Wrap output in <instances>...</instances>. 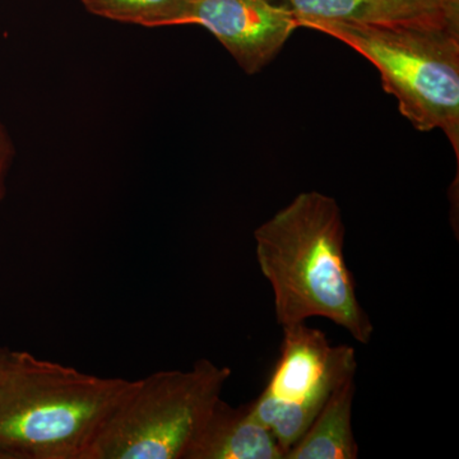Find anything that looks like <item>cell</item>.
Here are the masks:
<instances>
[{"label":"cell","instance_id":"6da1fadb","mask_svg":"<svg viewBox=\"0 0 459 459\" xmlns=\"http://www.w3.org/2000/svg\"><path fill=\"white\" fill-rule=\"evenodd\" d=\"M344 235L336 199L316 190L296 195L255 230L256 263L281 327L325 318L356 342H370L374 325L347 265Z\"/></svg>","mask_w":459,"mask_h":459},{"label":"cell","instance_id":"7a4b0ae2","mask_svg":"<svg viewBox=\"0 0 459 459\" xmlns=\"http://www.w3.org/2000/svg\"><path fill=\"white\" fill-rule=\"evenodd\" d=\"M131 385L9 352L0 373V459H90Z\"/></svg>","mask_w":459,"mask_h":459},{"label":"cell","instance_id":"3957f363","mask_svg":"<svg viewBox=\"0 0 459 459\" xmlns=\"http://www.w3.org/2000/svg\"><path fill=\"white\" fill-rule=\"evenodd\" d=\"M298 23L332 36L367 57L413 128L439 129L459 159V29L316 18H298Z\"/></svg>","mask_w":459,"mask_h":459},{"label":"cell","instance_id":"277c9868","mask_svg":"<svg viewBox=\"0 0 459 459\" xmlns=\"http://www.w3.org/2000/svg\"><path fill=\"white\" fill-rule=\"evenodd\" d=\"M232 371L201 359L190 370L134 380L110 413L90 459H184Z\"/></svg>","mask_w":459,"mask_h":459},{"label":"cell","instance_id":"5b68a950","mask_svg":"<svg viewBox=\"0 0 459 459\" xmlns=\"http://www.w3.org/2000/svg\"><path fill=\"white\" fill-rule=\"evenodd\" d=\"M279 360L255 400L253 412L289 451L331 394L355 379L358 359L349 344H333L307 322L283 327Z\"/></svg>","mask_w":459,"mask_h":459},{"label":"cell","instance_id":"8992f818","mask_svg":"<svg viewBox=\"0 0 459 459\" xmlns=\"http://www.w3.org/2000/svg\"><path fill=\"white\" fill-rule=\"evenodd\" d=\"M188 25L207 29L250 75L270 65L299 27L294 11L273 0H193Z\"/></svg>","mask_w":459,"mask_h":459},{"label":"cell","instance_id":"52a82bcc","mask_svg":"<svg viewBox=\"0 0 459 459\" xmlns=\"http://www.w3.org/2000/svg\"><path fill=\"white\" fill-rule=\"evenodd\" d=\"M184 459H285V452L250 402L232 407L221 398Z\"/></svg>","mask_w":459,"mask_h":459},{"label":"cell","instance_id":"ba28073f","mask_svg":"<svg viewBox=\"0 0 459 459\" xmlns=\"http://www.w3.org/2000/svg\"><path fill=\"white\" fill-rule=\"evenodd\" d=\"M298 18L376 26L459 29V18L422 7L412 0H285Z\"/></svg>","mask_w":459,"mask_h":459},{"label":"cell","instance_id":"9c48e42d","mask_svg":"<svg viewBox=\"0 0 459 459\" xmlns=\"http://www.w3.org/2000/svg\"><path fill=\"white\" fill-rule=\"evenodd\" d=\"M355 379L337 388L285 459H356L359 446L352 428Z\"/></svg>","mask_w":459,"mask_h":459},{"label":"cell","instance_id":"30bf717a","mask_svg":"<svg viewBox=\"0 0 459 459\" xmlns=\"http://www.w3.org/2000/svg\"><path fill=\"white\" fill-rule=\"evenodd\" d=\"M95 16L144 27L188 25L193 0H81Z\"/></svg>","mask_w":459,"mask_h":459},{"label":"cell","instance_id":"8fae6325","mask_svg":"<svg viewBox=\"0 0 459 459\" xmlns=\"http://www.w3.org/2000/svg\"><path fill=\"white\" fill-rule=\"evenodd\" d=\"M14 148L9 138L7 131H5L3 124L0 123V202L5 195V180L12 161H13Z\"/></svg>","mask_w":459,"mask_h":459},{"label":"cell","instance_id":"7c38bea8","mask_svg":"<svg viewBox=\"0 0 459 459\" xmlns=\"http://www.w3.org/2000/svg\"><path fill=\"white\" fill-rule=\"evenodd\" d=\"M422 7L459 18V0H412Z\"/></svg>","mask_w":459,"mask_h":459},{"label":"cell","instance_id":"4fadbf2b","mask_svg":"<svg viewBox=\"0 0 459 459\" xmlns=\"http://www.w3.org/2000/svg\"><path fill=\"white\" fill-rule=\"evenodd\" d=\"M9 352H11V351H8V350L2 349V347H0V373H2L3 368H4L5 362H7Z\"/></svg>","mask_w":459,"mask_h":459}]
</instances>
